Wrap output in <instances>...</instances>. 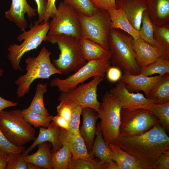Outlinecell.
Segmentation results:
<instances>
[{
    "instance_id": "1",
    "label": "cell",
    "mask_w": 169,
    "mask_h": 169,
    "mask_svg": "<svg viewBox=\"0 0 169 169\" xmlns=\"http://www.w3.org/2000/svg\"><path fill=\"white\" fill-rule=\"evenodd\" d=\"M113 143L133 156L142 169H157L159 158L169 153V137L160 123L141 134L120 133Z\"/></svg>"
},
{
    "instance_id": "2",
    "label": "cell",
    "mask_w": 169,
    "mask_h": 169,
    "mask_svg": "<svg viewBox=\"0 0 169 169\" xmlns=\"http://www.w3.org/2000/svg\"><path fill=\"white\" fill-rule=\"evenodd\" d=\"M134 38L126 32L118 29L111 28L109 39L111 64L124 73L140 74L133 46Z\"/></svg>"
},
{
    "instance_id": "3",
    "label": "cell",
    "mask_w": 169,
    "mask_h": 169,
    "mask_svg": "<svg viewBox=\"0 0 169 169\" xmlns=\"http://www.w3.org/2000/svg\"><path fill=\"white\" fill-rule=\"evenodd\" d=\"M47 41L57 44L60 51L59 58L53 60L54 66L62 74L76 71L87 61L83 52L81 39L71 36L59 34L47 37Z\"/></svg>"
},
{
    "instance_id": "4",
    "label": "cell",
    "mask_w": 169,
    "mask_h": 169,
    "mask_svg": "<svg viewBox=\"0 0 169 169\" xmlns=\"http://www.w3.org/2000/svg\"><path fill=\"white\" fill-rule=\"evenodd\" d=\"M51 54V52L43 47L37 56L26 59V72L14 82L18 86L16 94L18 98L23 97L29 93L30 85L37 79H49L55 74H62L52 63Z\"/></svg>"
},
{
    "instance_id": "5",
    "label": "cell",
    "mask_w": 169,
    "mask_h": 169,
    "mask_svg": "<svg viewBox=\"0 0 169 169\" xmlns=\"http://www.w3.org/2000/svg\"><path fill=\"white\" fill-rule=\"evenodd\" d=\"M49 27V21L40 23L35 21L29 30L24 31L18 36V41L22 42L20 44L9 46L7 57L14 70L23 71L20 65L22 57L25 53L36 49L43 42L47 41Z\"/></svg>"
},
{
    "instance_id": "6",
    "label": "cell",
    "mask_w": 169,
    "mask_h": 169,
    "mask_svg": "<svg viewBox=\"0 0 169 169\" xmlns=\"http://www.w3.org/2000/svg\"><path fill=\"white\" fill-rule=\"evenodd\" d=\"M0 130L13 144L22 146L36 138L34 128L24 119L20 110L0 113Z\"/></svg>"
},
{
    "instance_id": "7",
    "label": "cell",
    "mask_w": 169,
    "mask_h": 169,
    "mask_svg": "<svg viewBox=\"0 0 169 169\" xmlns=\"http://www.w3.org/2000/svg\"><path fill=\"white\" fill-rule=\"evenodd\" d=\"M121 106L116 96L109 91L102 98L97 113L100 128L107 144L113 143L120 135Z\"/></svg>"
},
{
    "instance_id": "8",
    "label": "cell",
    "mask_w": 169,
    "mask_h": 169,
    "mask_svg": "<svg viewBox=\"0 0 169 169\" xmlns=\"http://www.w3.org/2000/svg\"><path fill=\"white\" fill-rule=\"evenodd\" d=\"M82 38L95 42L109 50L111 20L107 10L95 9L91 16L79 14Z\"/></svg>"
},
{
    "instance_id": "9",
    "label": "cell",
    "mask_w": 169,
    "mask_h": 169,
    "mask_svg": "<svg viewBox=\"0 0 169 169\" xmlns=\"http://www.w3.org/2000/svg\"><path fill=\"white\" fill-rule=\"evenodd\" d=\"M110 58L106 57L88 61L75 73L64 79L55 78L50 83L51 87H57L61 92L72 90L79 84L92 77L100 76L105 77L110 66Z\"/></svg>"
},
{
    "instance_id": "10",
    "label": "cell",
    "mask_w": 169,
    "mask_h": 169,
    "mask_svg": "<svg viewBox=\"0 0 169 169\" xmlns=\"http://www.w3.org/2000/svg\"><path fill=\"white\" fill-rule=\"evenodd\" d=\"M59 34L82 38L79 13L63 2L59 3L56 13L49 22L47 37Z\"/></svg>"
},
{
    "instance_id": "11",
    "label": "cell",
    "mask_w": 169,
    "mask_h": 169,
    "mask_svg": "<svg viewBox=\"0 0 169 169\" xmlns=\"http://www.w3.org/2000/svg\"><path fill=\"white\" fill-rule=\"evenodd\" d=\"M120 120V133L133 135L145 132L160 123L150 110L141 108H121Z\"/></svg>"
},
{
    "instance_id": "12",
    "label": "cell",
    "mask_w": 169,
    "mask_h": 169,
    "mask_svg": "<svg viewBox=\"0 0 169 169\" xmlns=\"http://www.w3.org/2000/svg\"><path fill=\"white\" fill-rule=\"evenodd\" d=\"M104 78L100 76H95L87 83L81 84L68 92H61L58 100L60 101L69 100L79 105L82 109L90 108L97 113L100 104L97 99L98 86Z\"/></svg>"
},
{
    "instance_id": "13",
    "label": "cell",
    "mask_w": 169,
    "mask_h": 169,
    "mask_svg": "<svg viewBox=\"0 0 169 169\" xmlns=\"http://www.w3.org/2000/svg\"><path fill=\"white\" fill-rule=\"evenodd\" d=\"M116 97L122 108H141L150 110L154 100L146 97L141 93H131L123 82L119 81L109 91Z\"/></svg>"
},
{
    "instance_id": "14",
    "label": "cell",
    "mask_w": 169,
    "mask_h": 169,
    "mask_svg": "<svg viewBox=\"0 0 169 169\" xmlns=\"http://www.w3.org/2000/svg\"><path fill=\"white\" fill-rule=\"evenodd\" d=\"M36 12L37 9L31 7L26 0H12L10 8L5 12V16L23 32L25 30L28 26L25 14L31 18L36 15Z\"/></svg>"
},
{
    "instance_id": "15",
    "label": "cell",
    "mask_w": 169,
    "mask_h": 169,
    "mask_svg": "<svg viewBox=\"0 0 169 169\" xmlns=\"http://www.w3.org/2000/svg\"><path fill=\"white\" fill-rule=\"evenodd\" d=\"M116 8L120 9L132 26L139 31L143 12L147 8L146 0H115Z\"/></svg>"
},
{
    "instance_id": "16",
    "label": "cell",
    "mask_w": 169,
    "mask_h": 169,
    "mask_svg": "<svg viewBox=\"0 0 169 169\" xmlns=\"http://www.w3.org/2000/svg\"><path fill=\"white\" fill-rule=\"evenodd\" d=\"M133 46L141 71L161 57V52L157 47L152 45L140 37L133 39Z\"/></svg>"
},
{
    "instance_id": "17",
    "label": "cell",
    "mask_w": 169,
    "mask_h": 169,
    "mask_svg": "<svg viewBox=\"0 0 169 169\" xmlns=\"http://www.w3.org/2000/svg\"><path fill=\"white\" fill-rule=\"evenodd\" d=\"M59 140L62 146H65L70 150L73 159L90 157L85 142L79 134L75 135L60 128Z\"/></svg>"
},
{
    "instance_id": "18",
    "label": "cell",
    "mask_w": 169,
    "mask_h": 169,
    "mask_svg": "<svg viewBox=\"0 0 169 169\" xmlns=\"http://www.w3.org/2000/svg\"><path fill=\"white\" fill-rule=\"evenodd\" d=\"M83 124L79 129V134L84 140L88 151H91L96 132V123L99 118L97 112L90 108L82 109Z\"/></svg>"
},
{
    "instance_id": "19",
    "label": "cell",
    "mask_w": 169,
    "mask_h": 169,
    "mask_svg": "<svg viewBox=\"0 0 169 169\" xmlns=\"http://www.w3.org/2000/svg\"><path fill=\"white\" fill-rule=\"evenodd\" d=\"M146 12L156 27L169 26V0H146Z\"/></svg>"
},
{
    "instance_id": "20",
    "label": "cell",
    "mask_w": 169,
    "mask_h": 169,
    "mask_svg": "<svg viewBox=\"0 0 169 169\" xmlns=\"http://www.w3.org/2000/svg\"><path fill=\"white\" fill-rule=\"evenodd\" d=\"M164 74L147 76L140 74L135 75L124 73L120 81L125 84L128 90L142 91L144 92L145 97L148 98L152 86Z\"/></svg>"
},
{
    "instance_id": "21",
    "label": "cell",
    "mask_w": 169,
    "mask_h": 169,
    "mask_svg": "<svg viewBox=\"0 0 169 169\" xmlns=\"http://www.w3.org/2000/svg\"><path fill=\"white\" fill-rule=\"evenodd\" d=\"M60 128L52 121L47 127H39L38 136L34 140L32 144L22 152L23 155L24 156L28 155L38 144L47 141L52 144V153L58 151L62 146L59 140Z\"/></svg>"
},
{
    "instance_id": "22",
    "label": "cell",
    "mask_w": 169,
    "mask_h": 169,
    "mask_svg": "<svg viewBox=\"0 0 169 169\" xmlns=\"http://www.w3.org/2000/svg\"><path fill=\"white\" fill-rule=\"evenodd\" d=\"M38 149L35 153L24 156L26 161L33 164L41 169H52L51 165L52 144L45 142L38 144Z\"/></svg>"
},
{
    "instance_id": "23",
    "label": "cell",
    "mask_w": 169,
    "mask_h": 169,
    "mask_svg": "<svg viewBox=\"0 0 169 169\" xmlns=\"http://www.w3.org/2000/svg\"><path fill=\"white\" fill-rule=\"evenodd\" d=\"M112 159L116 164L118 169H142L136 159L116 144L108 145Z\"/></svg>"
},
{
    "instance_id": "24",
    "label": "cell",
    "mask_w": 169,
    "mask_h": 169,
    "mask_svg": "<svg viewBox=\"0 0 169 169\" xmlns=\"http://www.w3.org/2000/svg\"><path fill=\"white\" fill-rule=\"evenodd\" d=\"M96 137L93 148L89 153L90 157L96 160L100 163L109 162L112 159L110 151L105 142L100 128L99 122L96 125Z\"/></svg>"
},
{
    "instance_id": "25",
    "label": "cell",
    "mask_w": 169,
    "mask_h": 169,
    "mask_svg": "<svg viewBox=\"0 0 169 169\" xmlns=\"http://www.w3.org/2000/svg\"><path fill=\"white\" fill-rule=\"evenodd\" d=\"M107 11L111 22V29L122 30L131 36L135 40L140 37L139 32L132 26L122 10L116 8Z\"/></svg>"
},
{
    "instance_id": "26",
    "label": "cell",
    "mask_w": 169,
    "mask_h": 169,
    "mask_svg": "<svg viewBox=\"0 0 169 169\" xmlns=\"http://www.w3.org/2000/svg\"><path fill=\"white\" fill-rule=\"evenodd\" d=\"M148 98L154 100L156 104L169 102V73L164 74L155 83Z\"/></svg>"
},
{
    "instance_id": "27",
    "label": "cell",
    "mask_w": 169,
    "mask_h": 169,
    "mask_svg": "<svg viewBox=\"0 0 169 169\" xmlns=\"http://www.w3.org/2000/svg\"><path fill=\"white\" fill-rule=\"evenodd\" d=\"M81 42L84 55L86 61L106 57L110 58V53L100 44L89 39L81 38Z\"/></svg>"
},
{
    "instance_id": "28",
    "label": "cell",
    "mask_w": 169,
    "mask_h": 169,
    "mask_svg": "<svg viewBox=\"0 0 169 169\" xmlns=\"http://www.w3.org/2000/svg\"><path fill=\"white\" fill-rule=\"evenodd\" d=\"M72 158L69 149L63 145L58 151L51 152V165L53 169H68Z\"/></svg>"
},
{
    "instance_id": "29",
    "label": "cell",
    "mask_w": 169,
    "mask_h": 169,
    "mask_svg": "<svg viewBox=\"0 0 169 169\" xmlns=\"http://www.w3.org/2000/svg\"><path fill=\"white\" fill-rule=\"evenodd\" d=\"M47 87L46 84L39 83L37 85L34 96L28 107L30 109L45 117L49 115L44 106V95L47 90Z\"/></svg>"
},
{
    "instance_id": "30",
    "label": "cell",
    "mask_w": 169,
    "mask_h": 169,
    "mask_svg": "<svg viewBox=\"0 0 169 169\" xmlns=\"http://www.w3.org/2000/svg\"><path fill=\"white\" fill-rule=\"evenodd\" d=\"M153 37L159 46L161 57L169 59V26L155 27Z\"/></svg>"
},
{
    "instance_id": "31",
    "label": "cell",
    "mask_w": 169,
    "mask_h": 169,
    "mask_svg": "<svg viewBox=\"0 0 169 169\" xmlns=\"http://www.w3.org/2000/svg\"><path fill=\"white\" fill-rule=\"evenodd\" d=\"M155 27L150 19L146 11H144L142 14L141 27L139 31L140 37L159 49V46L153 37Z\"/></svg>"
},
{
    "instance_id": "32",
    "label": "cell",
    "mask_w": 169,
    "mask_h": 169,
    "mask_svg": "<svg viewBox=\"0 0 169 169\" xmlns=\"http://www.w3.org/2000/svg\"><path fill=\"white\" fill-rule=\"evenodd\" d=\"M22 113L25 120L35 128L40 127H47L51 122L53 117L52 115L43 116L28 108L22 110Z\"/></svg>"
},
{
    "instance_id": "33",
    "label": "cell",
    "mask_w": 169,
    "mask_h": 169,
    "mask_svg": "<svg viewBox=\"0 0 169 169\" xmlns=\"http://www.w3.org/2000/svg\"><path fill=\"white\" fill-rule=\"evenodd\" d=\"M169 73V59L161 57L141 71L140 74L150 76L155 74L163 75Z\"/></svg>"
},
{
    "instance_id": "34",
    "label": "cell",
    "mask_w": 169,
    "mask_h": 169,
    "mask_svg": "<svg viewBox=\"0 0 169 169\" xmlns=\"http://www.w3.org/2000/svg\"><path fill=\"white\" fill-rule=\"evenodd\" d=\"M167 131H169V102L163 104H154L150 110Z\"/></svg>"
},
{
    "instance_id": "35",
    "label": "cell",
    "mask_w": 169,
    "mask_h": 169,
    "mask_svg": "<svg viewBox=\"0 0 169 169\" xmlns=\"http://www.w3.org/2000/svg\"><path fill=\"white\" fill-rule=\"evenodd\" d=\"M79 14L91 16L95 10L90 0H63Z\"/></svg>"
},
{
    "instance_id": "36",
    "label": "cell",
    "mask_w": 169,
    "mask_h": 169,
    "mask_svg": "<svg viewBox=\"0 0 169 169\" xmlns=\"http://www.w3.org/2000/svg\"><path fill=\"white\" fill-rule=\"evenodd\" d=\"M68 169H103L102 165L96 160L90 157L73 159Z\"/></svg>"
},
{
    "instance_id": "37",
    "label": "cell",
    "mask_w": 169,
    "mask_h": 169,
    "mask_svg": "<svg viewBox=\"0 0 169 169\" xmlns=\"http://www.w3.org/2000/svg\"><path fill=\"white\" fill-rule=\"evenodd\" d=\"M71 101L72 112L70 119L69 122V131L74 134L77 135L79 134L80 116L81 115L82 108L77 103L72 101Z\"/></svg>"
},
{
    "instance_id": "38",
    "label": "cell",
    "mask_w": 169,
    "mask_h": 169,
    "mask_svg": "<svg viewBox=\"0 0 169 169\" xmlns=\"http://www.w3.org/2000/svg\"><path fill=\"white\" fill-rule=\"evenodd\" d=\"M22 153L8 154L6 169H28V162Z\"/></svg>"
},
{
    "instance_id": "39",
    "label": "cell",
    "mask_w": 169,
    "mask_h": 169,
    "mask_svg": "<svg viewBox=\"0 0 169 169\" xmlns=\"http://www.w3.org/2000/svg\"><path fill=\"white\" fill-rule=\"evenodd\" d=\"M23 146H18L12 143L0 130V152L4 154L22 153L25 149Z\"/></svg>"
},
{
    "instance_id": "40",
    "label": "cell",
    "mask_w": 169,
    "mask_h": 169,
    "mask_svg": "<svg viewBox=\"0 0 169 169\" xmlns=\"http://www.w3.org/2000/svg\"><path fill=\"white\" fill-rule=\"evenodd\" d=\"M58 115L62 116L69 122L72 114V101L69 100H64L60 101L57 107Z\"/></svg>"
},
{
    "instance_id": "41",
    "label": "cell",
    "mask_w": 169,
    "mask_h": 169,
    "mask_svg": "<svg viewBox=\"0 0 169 169\" xmlns=\"http://www.w3.org/2000/svg\"><path fill=\"white\" fill-rule=\"evenodd\" d=\"M95 9L108 10L116 8L115 0H90Z\"/></svg>"
},
{
    "instance_id": "42",
    "label": "cell",
    "mask_w": 169,
    "mask_h": 169,
    "mask_svg": "<svg viewBox=\"0 0 169 169\" xmlns=\"http://www.w3.org/2000/svg\"><path fill=\"white\" fill-rule=\"evenodd\" d=\"M56 0H47V4L46 10L43 17V23L49 22V19L52 18L57 11V8L55 5Z\"/></svg>"
},
{
    "instance_id": "43",
    "label": "cell",
    "mask_w": 169,
    "mask_h": 169,
    "mask_svg": "<svg viewBox=\"0 0 169 169\" xmlns=\"http://www.w3.org/2000/svg\"><path fill=\"white\" fill-rule=\"evenodd\" d=\"M106 73L107 79L112 82L118 81L120 79L122 76L121 70L118 68L114 66H110Z\"/></svg>"
},
{
    "instance_id": "44",
    "label": "cell",
    "mask_w": 169,
    "mask_h": 169,
    "mask_svg": "<svg viewBox=\"0 0 169 169\" xmlns=\"http://www.w3.org/2000/svg\"><path fill=\"white\" fill-rule=\"evenodd\" d=\"M37 5V12L38 14V21L40 23L43 21V17L46 10L47 0H34Z\"/></svg>"
},
{
    "instance_id": "45",
    "label": "cell",
    "mask_w": 169,
    "mask_h": 169,
    "mask_svg": "<svg viewBox=\"0 0 169 169\" xmlns=\"http://www.w3.org/2000/svg\"><path fill=\"white\" fill-rule=\"evenodd\" d=\"M52 121L60 128L69 131L70 128L69 122L62 116L57 114L52 118Z\"/></svg>"
},
{
    "instance_id": "46",
    "label": "cell",
    "mask_w": 169,
    "mask_h": 169,
    "mask_svg": "<svg viewBox=\"0 0 169 169\" xmlns=\"http://www.w3.org/2000/svg\"><path fill=\"white\" fill-rule=\"evenodd\" d=\"M169 169V153L163 155L159 158L157 169Z\"/></svg>"
},
{
    "instance_id": "47",
    "label": "cell",
    "mask_w": 169,
    "mask_h": 169,
    "mask_svg": "<svg viewBox=\"0 0 169 169\" xmlns=\"http://www.w3.org/2000/svg\"><path fill=\"white\" fill-rule=\"evenodd\" d=\"M17 105L18 103L6 100L0 96V113L6 108L15 106Z\"/></svg>"
},
{
    "instance_id": "48",
    "label": "cell",
    "mask_w": 169,
    "mask_h": 169,
    "mask_svg": "<svg viewBox=\"0 0 169 169\" xmlns=\"http://www.w3.org/2000/svg\"><path fill=\"white\" fill-rule=\"evenodd\" d=\"M8 155L0 152V169H6Z\"/></svg>"
},
{
    "instance_id": "49",
    "label": "cell",
    "mask_w": 169,
    "mask_h": 169,
    "mask_svg": "<svg viewBox=\"0 0 169 169\" xmlns=\"http://www.w3.org/2000/svg\"><path fill=\"white\" fill-rule=\"evenodd\" d=\"M28 169H40V168L35 165L33 164L28 162Z\"/></svg>"
},
{
    "instance_id": "50",
    "label": "cell",
    "mask_w": 169,
    "mask_h": 169,
    "mask_svg": "<svg viewBox=\"0 0 169 169\" xmlns=\"http://www.w3.org/2000/svg\"><path fill=\"white\" fill-rule=\"evenodd\" d=\"M3 70L2 69L0 68V77L3 75Z\"/></svg>"
}]
</instances>
